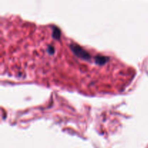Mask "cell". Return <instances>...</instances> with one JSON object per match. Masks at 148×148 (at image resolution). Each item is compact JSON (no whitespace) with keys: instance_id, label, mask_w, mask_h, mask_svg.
<instances>
[{"instance_id":"cell-1","label":"cell","mask_w":148,"mask_h":148,"mask_svg":"<svg viewBox=\"0 0 148 148\" xmlns=\"http://www.w3.org/2000/svg\"><path fill=\"white\" fill-rule=\"evenodd\" d=\"M70 49L72 52L79 58L85 60H90L91 59V56L88 52L84 50L82 47L79 46L77 44H72L70 46Z\"/></svg>"},{"instance_id":"cell-2","label":"cell","mask_w":148,"mask_h":148,"mask_svg":"<svg viewBox=\"0 0 148 148\" xmlns=\"http://www.w3.org/2000/svg\"><path fill=\"white\" fill-rule=\"evenodd\" d=\"M109 60V57H104V56H97V57L95 58V63L99 65H103L104 64H106Z\"/></svg>"},{"instance_id":"cell-3","label":"cell","mask_w":148,"mask_h":148,"mask_svg":"<svg viewBox=\"0 0 148 148\" xmlns=\"http://www.w3.org/2000/svg\"><path fill=\"white\" fill-rule=\"evenodd\" d=\"M61 36V31H60L59 28L57 27H54L53 28V32H52V37L54 38V39L59 40Z\"/></svg>"},{"instance_id":"cell-4","label":"cell","mask_w":148,"mask_h":148,"mask_svg":"<svg viewBox=\"0 0 148 148\" xmlns=\"http://www.w3.org/2000/svg\"><path fill=\"white\" fill-rule=\"evenodd\" d=\"M54 51H55V49H54V46H49V47H48V50H47V51L49 52V54H54Z\"/></svg>"}]
</instances>
